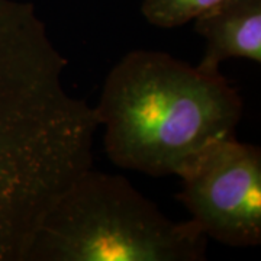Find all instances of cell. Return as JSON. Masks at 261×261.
I'll list each match as a JSON object with an SVG mask.
<instances>
[{
  "label": "cell",
  "instance_id": "6da1fadb",
  "mask_svg": "<svg viewBox=\"0 0 261 261\" xmlns=\"http://www.w3.org/2000/svg\"><path fill=\"white\" fill-rule=\"evenodd\" d=\"M67 68L35 5L0 0V261L28 260L44 216L93 167L99 121Z\"/></svg>",
  "mask_w": 261,
  "mask_h": 261
},
{
  "label": "cell",
  "instance_id": "7a4b0ae2",
  "mask_svg": "<svg viewBox=\"0 0 261 261\" xmlns=\"http://www.w3.org/2000/svg\"><path fill=\"white\" fill-rule=\"evenodd\" d=\"M94 112L115 166L166 177L211 142L235 135L244 102L222 73L134 49L106 75Z\"/></svg>",
  "mask_w": 261,
  "mask_h": 261
},
{
  "label": "cell",
  "instance_id": "5b68a950",
  "mask_svg": "<svg viewBox=\"0 0 261 261\" xmlns=\"http://www.w3.org/2000/svg\"><path fill=\"white\" fill-rule=\"evenodd\" d=\"M193 22L206 42L200 70L221 73V64L231 58L261 63V0H226Z\"/></svg>",
  "mask_w": 261,
  "mask_h": 261
},
{
  "label": "cell",
  "instance_id": "277c9868",
  "mask_svg": "<svg viewBox=\"0 0 261 261\" xmlns=\"http://www.w3.org/2000/svg\"><path fill=\"white\" fill-rule=\"evenodd\" d=\"M177 199L206 238L229 247L261 244V151L232 137L221 138L178 170Z\"/></svg>",
  "mask_w": 261,
  "mask_h": 261
},
{
  "label": "cell",
  "instance_id": "3957f363",
  "mask_svg": "<svg viewBox=\"0 0 261 261\" xmlns=\"http://www.w3.org/2000/svg\"><path fill=\"white\" fill-rule=\"evenodd\" d=\"M207 238L116 174L87 170L44 216L27 261H203Z\"/></svg>",
  "mask_w": 261,
  "mask_h": 261
},
{
  "label": "cell",
  "instance_id": "8992f818",
  "mask_svg": "<svg viewBox=\"0 0 261 261\" xmlns=\"http://www.w3.org/2000/svg\"><path fill=\"white\" fill-rule=\"evenodd\" d=\"M226 0H144L141 13L149 25L163 29L181 27Z\"/></svg>",
  "mask_w": 261,
  "mask_h": 261
}]
</instances>
